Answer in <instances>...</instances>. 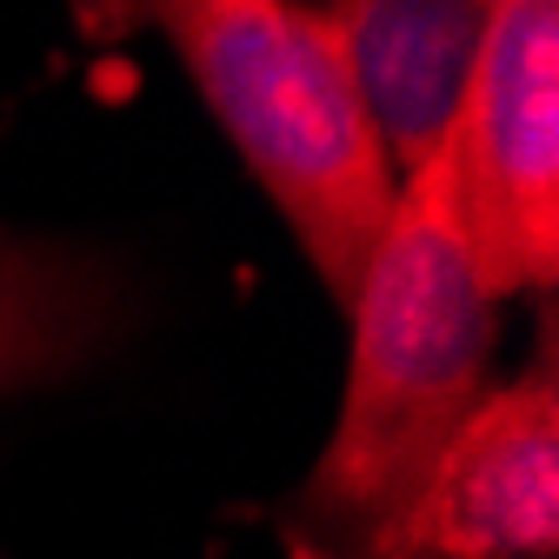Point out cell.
I'll use <instances>...</instances> for the list:
<instances>
[{
    "label": "cell",
    "instance_id": "6da1fadb",
    "mask_svg": "<svg viewBox=\"0 0 559 559\" xmlns=\"http://www.w3.org/2000/svg\"><path fill=\"white\" fill-rule=\"evenodd\" d=\"M346 386L313 473L280 507L287 559H360L419 493L427 466L486 400L500 300L479 287L447 214L440 154L400 180L393 221L346 307Z\"/></svg>",
    "mask_w": 559,
    "mask_h": 559
},
{
    "label": "cell",
    "instance_id": "7a4b0ae2",
    "mask_svg": "<svg viewBox=\"0 0 559 559\" xmlns=\"http://www.w3.org/2000/svg\"><path fill=\"white\" fill-rule=\"evenodd\" d=\"M180 53L193 94L280 206L320 287L354 307L393 221L400 174L360 107L326 8L287 0H174L147 14Z\"/></svg>",
    "mask_w": 559,
    "mask_h": 559
},
{
    "label": "cell",
    "instance_id": "3957f363",
    "mask_svg": "<svg viewBox=\"0 0 559 559\" xmlns=\"http://www.w3.org/2000/svg\"><path fill=\"white\" fill-rule=\"evenodd\" d=\"M447 214L493 300L559 273V8L500 0L440 147Z\"/></svg>",
    "mask_w": 559,
    "mask_h": 559
},
{
    "label": "cell",
    "instance_id": "277c9868",
    "mask_svg": "<svg viewBox=\"0 0 559 559\" xmlns=\"http://www.w3.org/2000/svg\"><path fill=\"white\" fill-rule=\"evenodd\" d=\"M559 552V380L552 333L520 380L486 386L419 493L360 559H552Z\"/></svg>",
    "mask_w": 559,
    "mask_h": 559
},
{
    "label": "cell",
    "instance_id": "5b68a950",
    "mask_svg": "<svg viewBox=\"0 0 559 559\" xmlns=\"http://www.w3.org/2000/svg\"><path fill=\"white\" fill-rule=\"evenodd\" d=\"M486 21H493L486 0H346V8H326L346 74H354L360 107L400 180L447 147Z\"/></svg>",
    "mask_w": 559,
    "mask_h": 559
},
{
    "label": "cell",
    "instance_id": "8992f818",
    "mask_svg": "<svg viewBox=\"0 0 559 559\" xmlns=\"http://www.w3.org/2000/svg\"><path fill=\"white\" fill-rule=\"evenodd\" d=\"M114 280L53 240L0 227V393L87 367L114 333Z\"/></svg>",
    "mask_w": 559,
    "mask_h": 559
}]
</instances>
